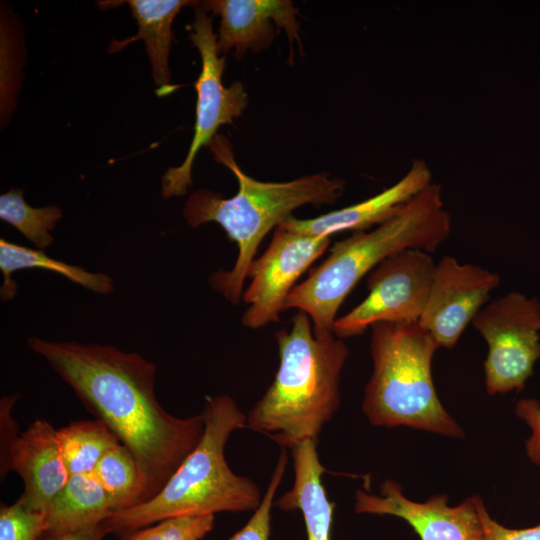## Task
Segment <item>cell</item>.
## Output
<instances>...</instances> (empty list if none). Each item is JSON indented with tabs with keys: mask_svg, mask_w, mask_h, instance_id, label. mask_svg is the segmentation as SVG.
Here are the masks:
<instances>
[{
	"mask_svg": "<svg viewBox=\"0 0 540 540\" xmlns=\"http://www.w3.org/2000/svg\"><path fill=\"white\" fill-rule=\"evenodd\" d=\"M370 328L373 371L362 402L370 423L463 437L435 390L431 368L439 346L430 333L419 322H381Z\"/></svg>",
	"mask_w": 540,
	"mask_h": 540,
	"instance_id": "8992f818",
	"label": "cell"
},
{
	"mask_svg": "<svg viewBox=\"0 0 540 540\" xmlns=\"http://www.w3.org/2000/svg\"><path fill=\"white\" fill-rule=\"evenodd\" d=\"M214 521V515L170 517L124 534L121 540H200L214 528Z\"/></svg>",
	"mask_w": 540,
	"mask_h": 540,
	"instance_id": "603a6c76",
	"label": "cell"
},
{
	"mask_svg": "<svg viewBox=\"0 0 540 540\" xmlns=\"http://www.w3.org/2000/svg\"><path fill=\"white\" fill-rule=\"evenodd\" d=\"M479 514L486 540H540V522L529 528H507L490 516L482 500L479 502Z\"/></svg>",
	"mask_w": 540,
	"mask_h": 540,
	"instance_id": "4316f807",
	"label": "cell"
},
{
	"mask_svg": "<svg viewBox=\"0 0 540 540\" xmlns=\"http://www.w3.org/2000/svg\"><path fill=\"white\" fill-rule=\"evenodd\" d=\"M195 18L188 37L201 57V71L195 82L197 92L196 121L193 138L185 160L177 167H170L162 176V195L165 198L183 196L192 186V166L199 150L209 146L217 130L233 124L248 104V95L242 82L230 86L222 82L225 57L217 50V35L212 18L195 3Z\"/></svg>",
	"mask_w": 540,
	"mask_h": 540,
	"instance_id": "52a82bcc",
	"label": "cell"
},
{
	"mask_svg": "<svg viewBox=\"0 0 540 540\" xmlns=\"http://www.w3.org/2000/svg\"><path fill=\"white\" fill-rule=\"evenodd\" d=\"M45 532V513L30 510L19 500L1 507L0 540H37Z\"/></svg>",
	"mask_w": 540,
	"mask_h": 540,
	"instance_id": "d4e9b609",
	"label": "cell"
},
{
	"mask_svg": "<svg viewBox=\"0 0 540 540\" xmlns=\"http://www.w3.org/2000/svg\"><path fill=\"white\" fill-rule=\"evenodd\" d=\"M431 183L429 167L423 160L416 159L401 179L368 199L315 218L298 219L292 216L283 225L298 232L323 237L345 231H367L383 223Z\"/></svg>",
	"mask_w": 540,
	"mask_h": 540,
	"instance_id": "9a60e30c",
	"label": "cell"
},
{
	"mask_svg": "<svg viewBox=\"0 0 540 540\" xmlns=\"http://www.w3.org/2000/svg\"><path fill=\"white\" fill-rule=\"evenodd\" d=\"M472 324L488 346L486 391L522 390L540 358V301L509 292L485 305Z\"/></svg>",
	"mask_w": 540,
	"mask_h": 540,
	"instance_id": "ba28073f",
	"label": "cell"
},
{
	"mask_svg": "<svg viewBox=\"0 0 540 540\" xmlns=\"http://www.w3.org/2000/svg\"><path fill=\"white\" fill-rule=\"evenodd\" d=\"M500 277L481 266L461 264L451 256L437 263L419 324L439 347H454L485 306Z\"/></svg>",
	"mask_w": 540,
	"mask_h": 540,
	"instance_id": "8fae6325",
	"label": "cell"
},
{
	"mask_svg": "<svg viewBox=\"0 0 540 540\" xmlns=\"http://www.w3.org/2000/svg\"><path fill=\"white\" fill-rule=\"evenodd\" d=\"M287 463L288 455L283 448L259 507L249 521L228 540H270L271 509Z\"/></svg>",
	"mask_w": 540,
	"mask_h": 540,
	"instance_id": "cb8c5ba5",
	"label": "cell"
},
{
	"mask_svg": "<svg viewBox=\"0 0 540 540\" xmlns=\"http://www.w3.org/2000/svg\"><path fill=\"white\" fill-rule=\"evenodd\" d=\"M329 244L330 237L298 232L282 224L275 228L269 246L248 273L251 282L242 295L248 305L243 325L257 329L278 322L296 281Z\"/></svg>",
	"mask_w": 540,
	"mask_h": 540,
	"instance_id": "30bf717a",
	"label": "cell"
},
{
	"mask_svg": "<svg viewBox=\"0 0 540 540\" xmlns=\"http://www.w3.org/2000/svg\"><path fill=\"white\" fill-rule=\"evenodd\" d=\"M209 148L214 159L234 174L238 191L229 198L207 189L194 191L185 202L183 215L191 227L219 224L236 243L238 255L233 267L214 272L209 283L226 300L239 304L258 246L267 233L286 222L297 208L335 203L344 191V181L327 172L285 182L259 181L241 170L223 135L217 134Z\"/></svg>",
	"mask_w": 540,
	"mask_h": 540,
	"instance_id": "7a4b0ae2",
	"label": "cell"
},
{
	"mask_svg": "<svg viewBox=\"0 0 540 540\" xmlns=\"http://www.w3.org/2000/svg\"><path fill=\"white\" fill-rule=\"evenodd\" d=\"M478 496L456 506L448 505V496L434 495L424 502L408 499L401 486L385 480L378 495L359 489L355 495L356 513L390 515L403 519L420 540H486L479 514Z\"/></svg>",
	"mask_w": 540,
	"mask_h": 540,
	"instance_id": "7c38bea8",
	"label": "cell"
},
{
	"mask_svg": "<svg viewBox=\"0 0 540 540\" xmlns=\"http://www.w3.org/2000/svg\"><path fill=\"white\" fill-rule=\"evenodd\" d=\"M110 533L104 522L58 533H45L42 540H102Z\"/></svg>",
	"mask_w": 540,
	"mask_h": 540,
	"instance_id": "83f0119b",
	"label": "cell"
},
{
	"mask_svg": "<svg viewBox=\"0 0 540 540\" xmlns=\"http://www.w3.org/2000/svg\"><path fill=\"white\" fill-rule=\"evenodd\" d=\"M450 232L441 187L432 182L383 223L336 242L325 261L293 288L284 310L305 312L315 336L331 334L340 306L363 277L404 250L434 252Z\"/></svg>",
	"mask_w": 540,
	"mask_h": 540,
	"instance_id": "3957f363",
	"label": "cell"
},
{
	"mask_svg": "<svg viewBox=\"0 0 540 540\" xmlns=\"http://www.w3.org/2000/svg\"><path fill=\"white\" fill-rule=\"evenodd\" d=\"M116 512L115 504L93 473L70 475L45 512V533L100 524Z\"/></svg>",
	"mask_w": 540,
	"mask_h": 540,
	"instance_id": "ac0fdd59",
	"label": "cell"
},
{
	"mask_svg": "<svg viewBox=\"0 0 540 540\" xmlns=\"http://www.w3.org/2000/svg\"><path fill=\"white\" fill-rule=\"evenodd\" d=\"M5 463L23 479L24 492L18 500L37 512H46L70 477L57 429L42 419L12 438L5 449Z\"/></svg>",
	"mask_w": 540,
	"mask_h": 540,
	"instance_id": "5bb4252c",
	"label": "cell"
},
{
	"mask_svg": "<svg viewBox=\"0 0 540 540\" xmlns=\"http://www.w3.org/2000/svg\"><path fill=\"white\" fill-rule=\"evenodd\" d=\"M36 268L61 274L95 293L108 295L114 289L112 278L106 274L89 272L81 267L50 258L42 250L18 245L1 238L0 270L4 277L0 289L1 300H12L17 294L18 286L12 278L15 271Z\"/></svg>",
	"mask_w": 540,
	"mask_h": 540,
	"instance_id": "d6986e66",
	"label": "cell"
},
{
	"mask_svg": "<svg viewBox=\"0 0 540 540\" xmlns=\"http://www.w3.org/2000/svg\"><path fill=\"white\" fill-rule=\"evenodd\" d=\"M61 453L70 475L93 473L100 459L120 444L100 420L72 422L57 429Z\"/></svg>",
	"mask_w": 540,
	"mask_h": 540,
	"instance_id": "ffe728a7",
	"label": "cell"
},
{
	"mask_svg": "<svg viewBox=\"0 0 540 540\" xmlns=\"http://www.w3.org/2000/svg\"><path fill=\"white\" fill-rule=\"evenodd\" d=\"M515 411L531 429V436L526 441L528 458L540 467V400L529 398L517 402Z\"/></svg>",
	"mask_w": 540,
	"mask_h": 540,
	"instance_id": "484cf974",
	"label": "cell"
},
{
	"mask_svg": "<svg viewBox=\"0 0 540 540\" xmlns=\"http://www.w3.org/2000/svg\"><path fill=\"white\" fill-rule=\"evenodd\" d=\"M291 450L294 482L274 507L283 511L300 510L307 540H330L335 504L328 499L322 484L326 469L319 460L317 440L304 441Z\"/></svg>",
	"mask_w": 540,
	"mask_h": 540,
	"instance_id": "2e32d148",
	"label": "cell"
},
{
	"mask_svg": "<svg viewBox=\"0 0 540 540\" xmlns=\"http://www.w3.org/2000/svg\"><path fill=\"white\" fill-rule=\"evenodd\" d=\"M93 474L116 506L117 512L146 501L145 477L130 450L123 444L110 449Z\"/></svg>",
	"mask_w": 540,
	"mask_h": 540,
	"instance_id": "44dd1931",
	"label": "cell"
},
{
	"mask_svg": "<svg viewBox=\"0 0 540 540\" xmlns=\"http://www.w3.org/2000/svg\"><path fill=\"white\" fill-rule=\"evenodd\" d=\"M436 262L430 253L408 249L388 257L366 277L368 295L334 322L338 338L361 335L381 322H418L425 309Z\"/></svg>",
	"mask_w": 540,
	"mask_h": 540,
	"instance_id": "9c48e42d",
	"label": "cell"
},
{
	"mask_svg": "<svg viewBox=\"0 0 540 540\" xmlns=\"http://www.w3.org/2000/svg\"><path fill=\"white\" fill-rule=\"evenodd\" d=\"M202 415L205 427L197 446L154 497L105 520L110 533L127 534L170 517L254 512L259 507V487L235 474L224 454L230 435L247 427V416L227 395L206 397Z\"/></svg>",
	"mask_w": 540,
	"mask_h": 540,
	"instance_id": "5b68a950",
	"label": "cell"
},
{
	"mask_svg": "<svg viewBox=\"0 0 540 540\" xmlns=\"http://www.w3.org/2000/svg\"><path fill=\"white\" fill-rule=\"evenodd\" d=\"M131 13L138 25V33L122 41L113 40L108 47L110 53L120 51L141 39L152 67V76L158 85L157 93L166 95L173 91L168 55L173 39L172 24L178 12L195 1L187 0H129Z\"/></svg>",
	"mask_w": 540,
	"mask_h": 540,
	"instance_id": "e0dca14e",
	"label": "cell"
},
{
	"mask_svg": "<svg viewBox=\"0 0 540 540\" xmlns=\"http://www.w3.org/2000/svg\"><path fill=\"white\" fill-rule=\"evenodd\" d=\"M56 205L34 208L23 198V189L11 188L0 196V218L15 227L38 250L53 244L51 231L62 218Z\"/></svg>",
	"mask_w": 540,
	"mask_h": 540,
	"instance_id": "7402d4cb",
	"label": "cell"
},
{
	"mask_svg": "<svg viewBox=\"0 0 540 540\" xmlns=\"http://www.w3.org/2000/svg\"><path fill=\"white\" fill-rule=\"evenodd\" d=\"M27 343L130 450L146 480V501L154 497L200 442L202 413H168L155 395V364L137 353L38 337Z\"/></svg>",
	"mask_w": 540,
	"mask_h": 540,
	"instance_id": "6da1fadb",
	"label": "cell"
},
{
	"mask_svg": "<svg viewBox=\"0 0 540 540\" xmlns=\"http://www.w3.org/2000/svg\"><path fill=\"white\" fill-rule=\"evenodd\" d=\"M279 367L247 415V427L283 448L317 440L340 405L339 383L349 350L333 333L315 336L311 318L298 311L289 329L275 334Z\"/></svg>",
	"mask_w": 540,
	"mask_h": 540,
	"instance_id": "277c9868",
	"label": "cell"
},
{
	"mask_svg": "<svg viewBox=\"0 0 540 540\" xmlns=\"http://www.w3.org/2000/svg\"><path fill=\"white\" fill-rule=\"evenodd\" d=\"M205 12L220 16L217 50L225 55L234 50L240 59L248 50L267 49L279 29H284L290 45L301 49L298 10L289 0H208L197 2Z\"/></svg>",
	"mask_w": 540,
	"mask_h": 540,
	"instance_id": "4fadbf2b",
	"label": "cell"
}]
</instances>
